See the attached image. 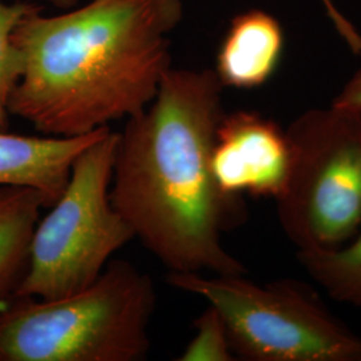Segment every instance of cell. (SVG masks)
Wrapping results in <instances>:
<instances>
[{
	"label": "cell",
	"mask_w": 361,
	"mask_h": 361,
	"mask_svg": "<svg viewBox=\"0 0 361 361\" xmlns=\"http://www.w3.org/2000/svg\"><path fill=\"white\" fill-rule=\"evenodd\" d=\"M222 87L216 71L169 68L153 102L119 133L111 204L170 271H246L222 245L245 202L224 193L212 170Z\"/></svg>",
	"instance_id": "1"
},
{
	"label": "cell",
	"mask_w": 361,
	"mask_h": 361,
	"mask_svg": "<svg viewBox=\"0 0 361 361\" xmlns=\"http://www.w3.org/2000/svg\"><path fill=\"white\" fill-rule=\"evenodd\" d=\"M180 0H90L46 16L34 6L13 32L22 75L8 111L52 137L138 116L170 68Z\"/></svg>",
	"instance_id": "2"
},
{
	"label": "cell",
	"mask_w": 361,
	"mask_h": 361,
	"mask_svg": "<svg viewBox=\"0 0 361 361\" xmlns=\"http://www.w3.org/2000/svg\"><path fill=\"white\" fill-rule=\"evenodd\" d=\"M0 307V361H137L150 348V277L107 264L87 288L56 298L11 296Z\"/></svg>",
	"instance_id": "3"
},
{
	"label": "cell",
	"mask_w": 361,
	"mask_h": 361,
	"mask_svg": "<svg viewBox=\"0 0 361 361\" xmlns=\"http://www.w3.org/2000/svg\"><path fill=\"white\" fill-rule=\"evenodd\" d=\"M244 274L170 271L169 284L219 310L235 359L361 361V337L338 322L308 285L255 284Z\"/></svg>",
	"instance_id": "4"
},
{
	"label": "cell",
	"mask_w": 361,
	"mask_h": 361,
	"mask_svg": "<svg viewBox=\"0 0 361 361\" xmlns=\"http://www.w3.org/2000/svg\"><path fill=\"white\" fill-rule=\"evenodd\" d=\"M119 133L79 155L65 192L32 234L27 269L13 296L56 298L90 286L111 256L135 238L110 200Z\"/></svg>",
	"instance_id": "5"
},
{
	"label": "cell",
	"mask_w": 361,
	"mask_h": 361,
	"mask_svg": "<svg viewBox=\"0 0 361 361\" xmlns=\"http://www.w3.org/2000/svg\"><path fill=\"white\" fill-rule=\"evenodd\" d=\"M285 131L292 165L276 200L283 231L297 250L344 245L361 224V113L312 109Z\"/></svg>",
	"instance_id": "6"
},
{
	"label": "cell",
	"mask_w": 361,
	"mask_h": 361,
	"mask_svg": "<svg viewBox=\"0 0 361 361\" xmlns=\"http://www.w3.org/2000/svg\"><path fill=\"white\" fill-rule=\"evenodd\" d=\"M292 152L279 123L255 111L225 114L216 131L212 170L224 193L273 198L284 193Z\"/></svg>",
	"instance_id": "7"
},
{
	"label": "cell",
	"mask_w": 361,
	"mask_h": 361,
	"mask_svg": "<svg viewBox=\"0 0 361 361\" xmlns=\"http://www.w3.org/2000/svg\"><path fill=\"white\" fill-rule=\"evenodd\" d=\"M109 129L78 137H26L0 130V186L34 189L51 207L65 192L78 157Z\"/></svg>",
	"instance_id": "8"
},
{
	"label": "cell",
	"mask_w": 361,
	"mask_h": 361,
	"mask_svg": "<svg viewBox=\"0 0 361 361\" xmlns=\"http://www.w3.org/2000/svg\"><path fill=\"white\" fill-rule=\"evenodd\" d=\"M284 35L280 23L264 11L235 16L217 55L222 86L256 89L265 85L280 63Z\"/></svg>",
	"instance_id": "9"
},
{
	"label": "cell",
	"mask_w": 361,
	"mask_h": 361,
	"mask_svg": "<svg viewBox=\"0 0 361 361\" xmlns=\"http://www.w3.org/2000/svg\"><path fill=\"white\" fill-rule=\"evenodd\" d=\"M47 207L34 189L0 186V301L13 296L20 283L40 210Z\"/></svg>",
	"instance_id": "10"
},
{
	"label": "cell",
	"mask_w": 361,
	"mask_h": 361,
	"mask_svg": "<svg viewBox=\"0 0 361 361\" xmlns=\"http://www.w3.org/2000/svg\"><path fill=\"white\" fill-rule=\"evenodd\" d=\"M348 246L297 250L301 267L338 302L361 308V224Z\"/></svg>",
	"instance_id": "11"
},
{
	"label": "cell",
	"mask_w": 361,
	"mask_h": 361,
	"mask_svg": "<svg viewBox=\"0 0 361 361\" xmlns=\"http://www.w3.org/2000/svg\"><path fill=\"white\" fill-rule=\"evenodd\" d=\"M34 4H6L0 0V130L8 126V104L22 75V55L13 42V32Z\"/></svg>",
	"instance_id": "12"
},
{
	"label": "cell",
	"mask_w": 361,
	"mask_h": 361,
	"mask_svg": "<svg viewBox=\"0 0 361 361\" xmlns=\"http://www.w3.org/2000/svg\"><path fill=\"white\" fill-rule=\"evenodd\" d=\"M195 336L180 353V361H233L235 356L231 348L225 323L214 307L194 322Z\"/></svg>",
	"instance_id": "13"
},
{
	"label": "cell",
	"mask_w": 361,
	"mask_h": 361,
	"mask_svg": "<svg viewBox=\"0 0 361 361\" xmlns=\"http://www.w3.org/2000/svg\"><path fill=\"white\" fill-rule=\"evenodd\" d=\"M323 1L329 18L332 19L334 25H335L337 31L341 34V37L345 39V42L348 43L350 50L355 54H360L361 52V37L357 34V31L353 28V26L349 23L348 20L341 15V13L336 8L334 3L331 0H322Z\"/></svg>",
	"instance_id": "14"
},
{
	"label": "cell",
	"mask_w": 361,
	"mask_h": 361,
	"mask_svg": "<svg viewBox=\"0 0 361 361\" xmlns=\"http://www.w3.org/2000/svg\"><path fill=\"white\" fill-rule=\"evenodd\" d=\"M332 104L361 113V68L349 79L348 83L340 91Z\"/></svg>",
	"instance_id": "15"
},
{
	"label": "cell",
	"mask_w": 361,
	"mask_h": 361,
	"mask_svg": "<svg viewBox=\"0 0 361 361\" xmlns=\"http://www.w3.org/2000/svg\"><path fill=\"white\" fill-rule=\"evenodd\" d=\"M49 1L58 8H70L77 4L78 0H49Z\"/></svg>",
	"instance_id": "16"
}]
</instances>
